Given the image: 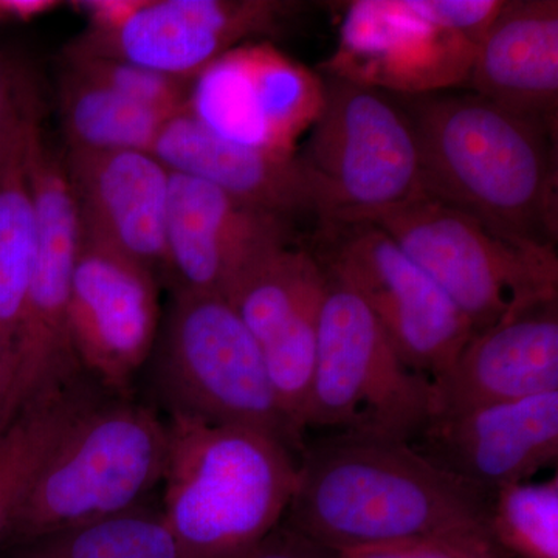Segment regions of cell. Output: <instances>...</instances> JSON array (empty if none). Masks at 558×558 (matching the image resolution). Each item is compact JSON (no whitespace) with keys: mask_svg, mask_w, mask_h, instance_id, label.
Masks as SVG:
<instances>
[{"mask_svg":"<svg viewBox=\"0 0 558 558\" xmlns=\"http://www.w3.org/2000/svg\"><path fill=\"white\" fill-rule=\"evenodd\" d=\"M492 495L405 440L340 433L304 449L286 524L332 550L490 538Z\"/></svg>","mask_w":558,"mask_h":558,"instance_id":"1","label":"cell"},{"mask_svg":"<svg viewBox=\"0 0 558 558\" xmlns=\"http://www.w3.org/2000/svg\"><path fill=\"white\" fill-rule=\"evenodd\" d=\"M421 193L524 245L557 247V135L464 89L403 97Z\"/></svg>","mask_w":558,"mask_h":558,"instance_id":"2","label":"cell"},{"mask_svg":"<svg viewBox=\"0 0 558 558\" xmlns=\"http://www.w3.org/2000/svg\"><path fill=\"white\" fill-rule=\"evenodd\" d=\"M165 523L182 558H244L281 524L299 462L256 429L168 418Z\"/></svg>","mask_w":558,"mask_h":558,"instance_id":"3","label":"cell"},{"mask_svg":"<svg viewBox=\"0 0 558 558\" xmlns=\"http://www.w3.org/2000/svg\"><path fill=\"white\" fill-rule=\"evenodd\" d=\"M168 446V424L156 411L105 396L44 462L5 548L142 506L163 481Z\"/></svg>","mask_w":558,"mask_h":558,"instance_id":"4","label":"cell"},{"mask_svg":"<svg viewBox=\"0 0 558 558\" xmlns=\"http://www.w3.org/2000/svg\"><path fill=\"white\" fill-rule=\"evenodd\" d=\"M149 362L170 416L256 429L292 451L306 449L281 409L255 337L223 296L172 292Z\"/></svg>","mask_w":558,"mask_h":558,"instance_id":"5","label":"cell"},{"mask_svg":"<svg viewBox=\"0 0 558 558\" xmlns=\"http://www.w3.org/2000/svg\"><path fill=\"white\" fill-rule=\"evenodd\" d=\"M329 216L366 220L384 230L449 296L473 332L531 304L558 299L556 247L506 240L425 194L392 207Z\"/></svg>","mask_w":558,"mask_h":558,"instance_id":"6","label":"cell"},{"mask_svg":"<svg viewBox=\"0 0 558 558\" xmlns=\"http://www.w3.org/2000/svg\"><path fill=\"white\" fill-rule=\"evenodd\" d=\"M326 277L304 428L410 442L435 417L433 380L403 362L351 290Z\"/></svg>","mask_w":558,"mask_h":558,"instance_id":"7","label":"cell"},{"mask_svg":"<svg viewBox=\"0 0 558 558\" xmlns=\"http://www.w3.org/2000/svg\"><path fill=\"white\" fill-rule=\"evenodd\" d=\"M307 245L326 274L368 307L411 369L432 380L449 369L472 325L384 230L325 216Z\"/></svg>","mask_w":558,"mask_h":558,"instance_id":"8","label":"cell"},{"mask_svg":"<svg viewBox=\"0 0 558 558\" xmlns=\"http://www.w3.org/2000/svg\"><path fill=\"white\" fill-rule=\"evenodd\" d=\"M323 80L322 112L296 150L317 190L318 218L392 207L421 194L416 135L398 95Z\"/></svg>","mask_w":558,"mask_h":558,"instance_id":"9","label":"cell"},{"mask_svg":"<svg viewBox=\"0 0 558 558\" xmlns=\"http://www.w3.org/2000/svg\"><path fill=\"white\" fill-rule=\"evenodd\" d=\"M89 27L68 50L193 80L227 51L278 38L306 3L290 0H87Z\"/></svg>","mask_w":558,"mask_h":558,"instance_id":"10","label":"cell"},{"mask_svg":"<svg viewBox=\"0 0 558 558\" xmlns=\"http://www.w3.org/2000/svg\"><path fill=\"white\" fill-rule=\"evenodd\" d=\"M27 168L38 236L7 427L38 400L89 380L73 352L68 319L80 247L78 211L62 167V153L44 138L40 123L33 128L28 142Z\"/></svg>","mask_w":558,"mask_h":558,"instance_id":"11","label":"cell"},{"mask_svg":"<svg viewBox=\"0 0 558 558\" xmlns=\"http://www.w3.org/2000/svg\"><path fill=\"white\" fill-rule=\"evenodd\" d=\"M325 101V80L274 40H248L191 81L186 112L219 138L295 156Z\"/></svg>","mask_w":558,"mask_h":558,"instance_id":"12","label":"cell"},{"mask_svg":"<svg viewBox=\"0 0 558 558\" xmlns=\"http://www.w3.org/2000/svg\"><path fill=\"white\" fill-rule=\"evenodd\" d=\"M340 5L339 39L322 75L403 97L464 89L480 43L436 20L428 0Z\"/></svg>","mask_w":558,"mask_h":558,"instance_id":"13","label":"cell"},{"mask_svg":"<svg viewBox=\"0 0 558 558\" xmlns=\"http://www.w3.org/2000/svg\"><path fill=\"white\" fill-rule=\"evenodd\" d=\"M68 319L84 376L106 395L130 398L132 384L149 362L159 337L156 271L81 233Z\"/></svg>","mask_w":558,"mask_h":558,"instance_id":"14","label":"cell"},{"mask_svg":"<svg viewBox=\"0 0 558 558\" xmlns=\"http://www.w3.org/2000/svg\"><path fill=\"white\" fill-rule=\"evenodd\" d=\"M299 241L293 220L248 207L205 180L171 171L163 275L174 292L227 299L259 260Z\"/></svg>","mask_w":558,"mask_h":558,"instance_id":"15","label":"cell"},{"mask_svg":"<svg viewBox=\"0 0 558 558\" xmlns=\"http://www.w3.org/2000/svg\"><path fill=\"white\" fill-rule=\"evenodd\" d=\"M326 284L322 264L299 241L259 260L227 296L255 337L281 409L301 436Z\"/></svg>","mask_w":558,"mask_h":558,"instance_id":"16","label":"cell"},{"mask_svg":"<svg viewBox=\"0 0 558 558\" xmlns=\"http://www.w3.org/2000/svg\"><path fill=\"white\" fill-rule=\"evenodd\" d=\"M62 167L81 233L163 274L171 171L149 150L68 148Z\"/></svg>","mask_w":558,"mask_h":558,"instance_id":"17","label":"cell"},{"mask_svg":"<svg viewBox=\"0 0 558 558\" xmlns=\"http://www.w3.org/2000/svg\"><path fill=\"white\" fill-rule=\"evenodd\" d=\"M440 468L488 490L524 483L558 458V391L438 414L421 433Z\"/></svg>","mask_w":558,"mask_h":558,"instance_id":"18","label":"cell"},{"mask_svg":"<svg viewBox=\"0 0 558 558\" xmlns=\"http://www.w3.org/2000/svg\"><path fill=\"white\" fill-rule=\"evenodd\" d=\"M433 387L435 416L558 391V299L473 332Z\"/></svg>","mask_w":558,"mask_h":558,"instance_id":"19","label":"cell"},{"mask_svg":"<svg viewBox=\"0 0 558 558\" xmlns=\"http://www.w3.org/2000/svg\"><path fill=\"white\" fill-rule=\"evenodd\" d=\"M465 86L557 135V0H505L476 47Z\"/></svg>","mask_w":558,"mask_h":558,"instance_id":"20","label":"cell"},{"mask_svg":"<svg viewBox=\"0 0 558 558\" xmlns=\"http://www.w3.org/2000/svg\"><path fill=\"white\" fill-rule=\"evenodd\" d=\"M150 153L168 170L205 180L260 211L293 220L317 219L322 207L299 156L264 153L219 138L189 112L168 121Z\"/></svg>","mask_w":558,"mask_h":558,"instance_id":"21","label":"cell"},{"mask_svg":"<svg viewBox=\"0 0 558 558\" xmlns=\"http://www.w3.org/2000/svg\"><path fill=\"white\" fill-rule=\"evenodd\" d=\"M38 123L40 119L22 132L0 167V432L7 427L35 266L38 230L27 153L33 128Z\"/></svg>","mask_w":558,"mask_h":558,"instance_id":"22","label":"cell"},{"mask_svg":"<svg viewBox=\"0 0 558 558\" xmlns=\"http://www.w3.org/2000/svg\"><path fill=\"white\" fill-rule=\"evenodd\" d=\"M106 395L83 380L21 411L0 432V548L33 481L70 427Z\"/></svg>","mask_w":558,"mask_h":558,"instance_id":"23","label":"cell"},{"mask_svg":"<svg viewBox=\"0 0 558 558\" xmlns=\"http://www.w3.org/2000/svg\"><path fill=\"white\" fill-rule=\"evenodd\" d=\"M60 119L68 148L150 153L172 117L135 105L65 69Z\"/></svg>","mask_w":558,"mask_h":558,"instance_id":"24","label":"cell"},{"mask_svg":"<svg viewBox=\"0 0 558 558\" xmlns=\"http://www.w3.org/2000/svg\"><path fill=\"white\" fill-rule=\"evenodd\" d=\"M9 558H182L160 512L137 506L10 548Z\"/></svg>","mask_w":558,"mask_h":558,"instance_id":"25","label":"cell"},{"mask_svg":"<svg viewBox=\"0 0 558 558\" xmlns=\"http://www.w3.org/2000/svg\"><path fill=\"white\" fill-rule=\"evenodd\" d=\"M488 534L513 558H558V478L495 488Z\"/></svg>","mask_w":558,"mask_h":558,"instance_id":"26","label":"cell"},{"mask_svg":"<svg viewBox=\"0 0 558 558\" xmlns=\"http://www.w3.org/2000/svg\"><path fill=\"white\" fill-rule=\"evenodd\" d=\"M65 69L116 92L135 105L167 116L185 112L191 81L143 68L134 62L65 49Z\"/></svg>","mask_w":558,"mask_h":558,"instance_id":"27","label":"cell"},{"mask_svg":"<svg viewBox=\"0 0 558 558\" xmlns=\"http://www.w3.org/2000/svg\"><path fill=\"white\" fill-rule=\"evenodd\" d=\"M40 119L35 84L24 70L0 57V167L17 137Z\"/></svg>","mask_w":558,"mask_h":558,"instance_id":"28","label":"cell"},{"mask_svg":"<svg viewBox=\"0 0 558 558\" xmlns=\"http://www.w3.org/2000/svg\"><path fill=\"white\" fill-rule=\"evenodd\" d=\"M244 558H337V554L284 523Z\"/></svg>","mask_w":558,"mask_h":558,"instance_id":"29","label":"cell"},{"mask_svg":"<svg viewBox=\"0 0 558 558\" xmlns=\"http://www.w3.org/2000/svg\"><path fill=\"white\" fill-rule=\"evenodd\" d=\"M337 558H453L450 549L436 539H403L336 550Z\"/></svg>","mask_w":558,"mask_h":558,"instance_id":"30","label":"cell"},{"mask_svg":"<svg viewBox=\"0 0 558 558\" xmlns=\"http://www.w3.org/2000/svg\"><path fill=\"white\" fill-rule=\"evenodd\" d=\"M62 5L54 0H0V20L28 21Z\"/></svg>","mask_w":558,"mask_h":558,"instance_id":"31","label":"cell"},{"mask_svg":"<svg viewBox=\"0 0 558 558\" xmlns=\"http://www.w3.org/2000/svg\"><path fill=\"white\" fill-rule=\"evenodd\" d=\"M453 558H513L499 549L492 538H464L442 542Z\"/></svg>","mask_w":558,"mask_h":558,"instance_id":"32","label":"cell"}]
</instances>
